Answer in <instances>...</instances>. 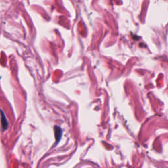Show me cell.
Returning <instances> with one entry per match:
<instances>
[{"mask_svg": "<svg viewBox=\"0 0 168 168\" xmlns=\"http://www.w3.org/2000/svg\"><path fill=\"white\" fill-rule=\"evenodd\" d=\"M0 113H1V127H2V129H3V130L5 131L8 128V122H7V118H6V117L5 116V114H4L3 111H2V110L0 111Z\"/></svg>", "mask_w": 168, "mask_h": 168, "instance_id": "6da1fadb", "label": "cell"}, {"mask_svg": "<svg viewBox=\"0 0 168 168\" xmlns=\"http://www.w3.org/2000/svg\"><path fill=\"white\" fill-rule=\"evenodd\" d=\"M62 135V130L59 127H55V136L56 138V141H59Z\"/></svg>", "mask_w": 168, "mask_h": 168, "instance_id": "7a4b0ae2", "label": "cell"}]
</instances>
